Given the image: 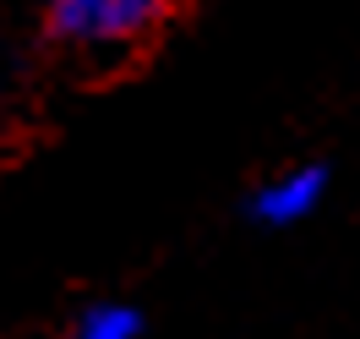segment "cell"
Listing matches in <instances>:
<instances>
[{"instance_id": "cell-1", "label": "cell", "mask_w": 360, "mask_h": 339, "mask_svg": "<svg viewBox=\"0 0 360 339\" xmlns=\"http://www.w3.org/2000/svg\"><path fill=\"white\" fill-rule=\"evenodd\" d=\"M175 6L180 0H49V27L71 49L115 55V49H131L148 33H158Z\"/></svg>"}, {"instance_id": "cell-2", "label": "cell", "mask_w": 360, "mask_h": 339, "mask_svg": "<svg viewBox=\"0 0 360 339\" xmlns=\"http://www.w3.org/2000/svg\"><path fill=\"white\" fill-rule=\"evenodd\" d=\"M328 197V164H290L251 192V219L262 230H295L306 225Z\"/></svg>"}, {"instance_id": "cell-3", "label": "cell", "mask_w": 360, "mask_h": 339, "mask_svg": "<svg viewBox=\"0 0 360 339\" xmlns=\"http://www.w3.org/2000/svg\"><path fill=\"white\" fill-rule=\"evenodd\" d=\"M71 339H148V312L136 301H120V295L88 301L71 317Z\"/></svg>"}]
</instances>
